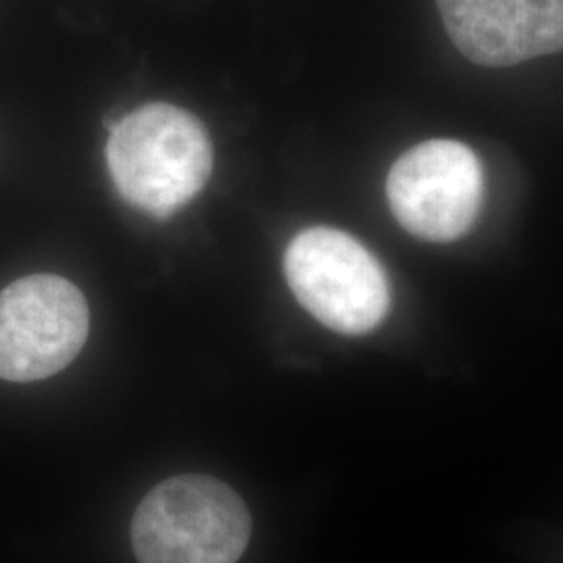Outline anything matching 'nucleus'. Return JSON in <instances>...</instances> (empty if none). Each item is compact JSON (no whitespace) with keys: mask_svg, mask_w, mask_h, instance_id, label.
Returning <instances> with one entry per match:
<instances>
[{"mask_svg":"<svg viewBox=\"0 0 563 563\" xmlns=\"http://www.w3.org/2000/svg\"><path fill=\"white\" fill-rule=\"evenodd\" d=\"M107 167L121 199L165 220L201 195L213 169L202 121L167 102H148L107 125Z\"/></svg>","mask_w":563,"mask_h":563,"instance_id":"f257e3e1","label":"nucleus"},{"mask_svg":"<svg viewBox=\"0 0 563 563\" xmlns=\"http://www.w3.org/2000/svg\"><path fill=\"white\" fill-rule=\"evenodd\" d=\"M251 514L218 478L184 474L157 484L132 520L139 563H236L251 541Z\"/></svg>","mask_w":563,"mask_h":563,"instance_id":"f03ea898","label":"nucleus"},{"mask_svg":"<svg viewBox=\"0 0 563 563\" xmlns=\"http://www.w3.org/2000/svg\"><path fill=\"white\" fill-rule=\"evenodd\" d=\"M284 274L295 299L339 334H367L390 309L383 265L362 242L334 228H309L295 236Z\"/></svg>","mask_w":563,"mask_h":563,"instance_id":"7ed1b4c3","label":"nucleus"},{"mask_svg":"<svg viewBox=\"0 0 563 563\" xmlns=\"http://www.w3.org/2000/svg\"><path fill=\"white\" fill-rule=\"evenodd\" d=\"M90 311L80 288L34 274L0 290V378L36 383L65 369L88 339Z\"/></svg>","mask_w":563,"mask_h":563,"instance_id":"20e7f679","label":"nucleus"},{"mask_svg":"<svg viewBox=\"0 0 563 563\" xmlns=\"http://www.w3.org/2000/svg\"><path fill=\"white\" fill-rule=\"evenodd\" d=\"M386 197L409 234L430 242L457 241L481 213L483 167L462 142H422L393 165Z\"/></svg>","mask_w":563,"mask_h":563,"instance_id":"39448f33","label":"nucleus"},{"mask_svg":"<svg viewBox=\"0 0 563 563\" xmlns=\"http://www.w3.org/2000/svg\"><path fill=\"white\" fill-rule=\"evenodd\" d=\"M463 57L511 67L563 51V0H437Z\"/></svg>","mask_w":563,"mask_h":563,"instance_id":"423d86ee","label":"nucleus"}]
</instances>
